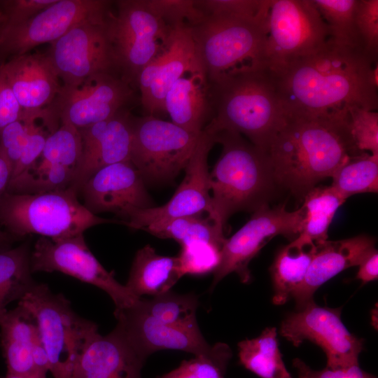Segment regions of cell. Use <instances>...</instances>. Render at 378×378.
Segmentation results:
<instances>
[{
  "mask_svg": "<svg viewBox=\"0 0 378 378\" xmlns=\"http://www.w3.org/2000/svg\"><path fill=\"white\" fill-rule=\"evenodd\" d=\"M271 73L285 113L378 108V60L330 38L315 52Z\"/></svg>",
  "mask_w": 378,
  "mask_h": 378,
  "instance_id": "obj_1",
  "label": "cell"
},
{
  "mask_svg": "<svg viewBox=\"0 0 378 378\" xmlns=\"http://www.w3.org/2000/svg\"><path fill=\"white\" fill-rule=\"evenodd\" d=\"M279 187L303 197L359 155L349 128L347 108L321 113H286L267 152Z\"/></svg>",
  "mask_w": 378,
  "mask_h": 378,
  "instance_id": "obj_2",
  "label": "cell"
},
{
  "mask_svg": "<svg viewBox=\"0 0 378 378\" xmlns=\"http://www.w3.org/2000/svg\"><path fill=\"white\" fill-rule=\"evenodd\" d=\"M209 83L213 113L204 130L237 132L267 153L286 115L271 71H243Z\"/></svg>",
  "mask_w": 378,
  "mask_h": 378,
  "instance_id": "obj_3",
  "label": "cell"
},
{
  "mask_svg": "<svg viewBox=\"0 0 378 378\" xmlns=\"http://www.w3.org/2000/svg\"><path fill=\"white\" fill-rule=\"evenodd\" d=\"M215 141L222 151L209 172L211 207L214 220L224 227L234 214L269 204L278 186L267 152L233 131L215 133Z\"/></svg>",
  "mask_w": 378,
  "mask_h": 378,
  "instance_id": "obj_4",
  "label": "cell"
},
{
  "mask_svg": "<svg viewBox=\"0 0 378 378\" xmlns=\"http://www.w3.org/2000/svg\"><path fill=\"white\" fill-rule=\"evenodd\" d=\"M73 187L34 194L6 192L0 197V225L15 239L38 234L52 239L74 237L97 225L121 223L90 212Z\"/></svg>",
  "mask_w": 378,
  "mask_h": 378,
  "instance_id": "obj_5",
  "label": "cell"
},
{
  "mask_svg": "<svg viewBox=\"0 0 378 378\" xmlns=\"http://www.w3.org/2000/svg\"><path fill=\"white\" fill-rule=\"evenodd\" d=\"M267 18L247 20L206 15L190 28L209 83L243 71L267 69Z\"/></svg>",
  "mask_w": 378,
  "mask_h": 378,
  "instance_id": "obj_6",
  "label": "cell"
},
{
  "mask_svg": "<svg viewBox=\"0 0 378 378\" xmlns=\"http://www.w3.org/2000/svg\"><path fill=\"white\" fill-rule=\"evenodd\" d=\"M34 317L52 378H71L78 359L97 333V324L80 317L70 301L38 283L18 301Z\"/></svg>",
  "mask_w": 378,
  "mask_h": 378,
  "instance_id": "obj_7",
  "label": "cell"
},
{
  "mask_svg": "<svg viewBox=\"0 0 378 378\" xmlns=\"http://www.w3.org/2000/svg\"><path fill=\"white\" fill-rule=\"evenodd\" d=\"M106 27L120 77L132 87L138 76L163 48L173 29L149 6L147 0L115 1Z\"/></svg>",
  "mask_w": 378,
  "mask_h": 378,
  "instance_id": "obj_8",
  "label": "cell"
},
{
  "mask_svg": "<svg viewBox=\"0 0 378 378\" xmlns=\"http://www.w3.org/2000/svg\"><path fill=\"white\" fill-rule=\"evenodd\" d=\"M267 31V66L272 72L315 52L330 38L312 0H270Z\"/></svg>",
  "mask_w": 378,
  "mask_h": 378,
  "instance_id": "obj_9",
  "label": "cell"
},
{
  "mask_svg": "<svg viewBox=\"0 0 378 378\" xmlns=\"http://www.w3.org/2000/svg\"><path fill=\"white\" fill-rule=\"evenodd\" d=\"M200 134L154 115L134 117L130 161L144 182L172 181L186 167Z\"/></svg>",
  "mask_w": 378,
  "mask_h": 378,
  "instance_id": "obj_10",
  "label": "cell"
},
{
  "mask_svg": "<svg viewBox=\"0 0 378 378\" xmlns=\"http://www.w3.org/2000/svg\"><path fill=\"white\" fill-rule=\"evenodd\" d=\"M31 272H59L90 284L105 291L112 299L115 309L133 306L140 298L134 295L107 271L88 248L83 234L52 239L40 237L30 254Z\"/></svg>",
  "mask_w": 378,
  "mask_h": 378,
  "instance_id": "obj_11",
  "label": "cell"
},
{
  "mask_svg": "<svg viewBox=\"0 0 378 378\" xmlns=\"http://www.w3.org/2000/svg\"><path fill=\"white\" fill-rule=\"evenodd\" d=\"M108 14L76 24L51 43L47 53L62 86L75 87L92 76L118 71L107 33Z\"/></svg>",
  "mask_w": 378,
  "mask_h": 378,
  "instance_id": "obj_12",
  "label": "cell"
},
{
  "mask_svg": "<svg viewBox=\"0 0 378 378\" xmlns=\"http://www.w3.org/2000/svg\"><path fill=\"white\" fill-rule=\"evenodd\" d=\"M304 215L302 206L290 211L285 205L272 208L267 204L253 212L250 220L226 239L220 262L214 271L211 288L232 272L239 276L242 283H248L251 280V260L276 235L295 239L300 232Z\"/></svg>",
  "mask_w": 378,
  "mask_h": 378,
  "instance_id": "obj_13",
  "label": "cell"
},
{
  "mask_svg": "<svg viewBox=\"0 0 378 378\" xmlns=\"http://www.w3.org/2000/svg\"><path fill=\"white\" fill-rule=\"evenodd\" d=\"M280 333L295 346L305 340L319 346L327 357L326 368L358 365L363 342L346 328L341 321L340 308L321 307L312 300L286 316Z\"/></svg>",
  "mask_w": 378,
  "mask_h": 378,
  "instance_id": "obj_14",
  "label": "cell"
},
{
  "mask_svg": "<svg viewBox=\"0 0 378 378\" xmlns=\"http://www.w3.org/2000/svg\"><path fill=\"white\" fill-rule=\"evenodd\" d=\"M215 144V134L203 130L184 168L185 176L172 197L160 206L130 211L123 224L141 230L151 223L181 216L206 214L214 219L208 156Z\"/></svg>",
  "mask_w": 378,
  "mask_h": 378,
  "instance_id": "obj_15",
  "label": "cell"
},
{
  "mask_svg": "<svg viewBox=\"0 0 378 378\" xmlns=\"http://www.w3.org/2000/svg\"><path fill=\"white\" fill-rule=\"evenodd\" d=\"M133 94V87L120 76L102 74L75 87L61 86L49 107L61 122L70 124L79 130L124 109Z\"/></svg>",
  "mask_w": 378,
  "mask_h": 378,
  "instance_id": "obj_16",
  "label": "cell"
},
{
  "mask_svg": "<svg viewBox=\"0 0 378 378\" xmlns=\"http://www.w3.org/2000/svg\"><path fill=\"white\" fill-rule=\"evenodd\" d=\"M111 4L104 0H56L25 22L7 29L0 53L13 57L41 44L52 43L76 24L106 16Z\"/></svg>",
  "mask_w": 378,
  "mask_h": 378,
  "instance_id": "obj_17",
  "label": "cell"
},
{
  "mask_svg": "<svg viewBox=\"0 0 378 378\" xmlns=\"http://www.w3.org/2000/svg\"><path fill=\"white\" fill-rule=\"evenodd\" d=\"M81 155L79 131L70 124L61 122L48 135L40 157L10 181L7 192L34 194L71 187Z\"/></svg>",
  "mask_w": 378,
  "mask_h": 378,
  "instance_id": "obj_18",
  "label": "cell"
},
{
  "mask_svg": "<svg viewBox=\"0 0 378 378\" xmlns=\"http://www.w3.org/2000/svg\"><path fill=\"white\" fill-rule=\"evenodd\" d=\"M201 69L190 28L173 29L163 48L138 76L145 111L151 115L164 111V99L171 87L186 74Z\"/></svg>",
  "mask_w": 378,
  "mask_h": 378,
  "instance_id": "obj_19",
  "label": "cell"
},
{
  "mask_svg": "<svg viewBox=\"0 0 378 378\" xmlns=\"http://www.w3.org/2000/svg\"><path fill=\"white\" fill-rule=\"evenodd\" d=\"M83 205L92 214L111 212L122 218L136 209L153 206L145 182L131 161L108 165L92 174L80 188Z\"/></svg>",
  "mask_w": 378,
  "mask_h": 378,
  "instance_id": "obj_20",
  "label": "cell"
},
{
  "mask_svg": "<svg viewBox=\"0 0 378 378\" xmlns=\"http://www.w3.org/2000/svg\"><path fill=\"white\" fill-rule=\"evenodd\" d=\"M116 328L135 351L144 360L160 350L174 349L198 356L211 348L199 326L181 327L160 322L133 307L115 309Z\"/></svg>",
  "mask_w": 378,
  "mask_h": 378,
  "instance_id": "obj_21",
  "label": "cell"
},
{
  "mask_svg": "<svg viewBox=\"0 0 378 378\" xmlns=\"http://www.w3.org/2000/svg\"><path fill=\"white\" fill-rule=\"evenodd\" d=\"M133 118L124 108L105 120L78 130L82 155L71 186L78 192L98 170L115 163L130 161Z\"/></svg>",
  "mask_w": 378,
  "mask_h": 378,
  "instance_id": "obj_22",
  "label": "cell"
},
{
  "mask_svg": "<svg viewBox=\"0 0 378 378\" xmlns=\"http://www.w3.org/2000/svg\"><path fill=\"white\" fill-rule=\"evenodd\" d=\"M1 69L25 113L50 106L61 88L48 53H26L0 63Z\"/></svg>",
  "mask_w": 378,
  "mask_h": 378,
  "instance_id": "obj_23",
  "label": "cell"
},
{
  "mask_svg": "<svg viewBox=\"0 0 378 378\" xmlns=\"http://www.w3.org/2000/svg\"><path fill=\"white\" fill-rule=\"evenodd\" d=\"M144 362L115 327L109 334L97 332L90 340L71 378H142Z\"/></svg>",
  "mask_w": 378,
  "mask_h": 378,
  "instance_id": "obj_24",
  "label": "cell"
},
{
  "mask_svg": "<svg viewBox=\"0 0 378 378\" xmlns=\"http://www.w3.org/2000/svg\"><path fill=\"white\" fill-rule=\"evenodd\" d=\"M375 240L367 235L349 239L326 240L316 244V249L303 282L293 293L297 309L314 300L316 290L325 282L361 261L373 250Z\"/></svg>",
  "mask_w": 378,
  "mask_h": 378,
  "instance_id": "obj_25",
  "label": "cell"
},
{
  "mask_svg": "<svg viewBox=\"0 0 378 378\" xmlns=\"http://www.w3.org/2000/svg\"><path fill=\"white\" fill-rule=\"evenodd\" d=\"M163 107L172 122L199 135L213 113L209 83L204 71L188 72L179 78L168 90Z\"/></svg>",
  "mask_w": 378,
  "mask_h": 378,
  "instance_id": "obj_26",
  "label": "cell"
},
{
  "mask_svg": "<svg viewBox=\"0 0 378 378\" xmlns=\"http://www.w3.org/2000/svg\"><path fill=\"white\" fill-rule=\"evenodd\" d=\"M38 335L33 315L24 307L7 310L0 319V342L7 372L38 377L33 360V347Z\"/></svg>",
  "mask_w": 378,
  "mask_h": 378,
  "instance_id": "obj_27",
  "label": "cell"
},
{
  "mask_svg": "<svg viewBox=\"0 0 378 378\" xmlns=\"http://www.w3.org/2000/svg\"><path fill=\"white\" fill-rule=\"evenodd\" d=\"M183 276L178 256L159 255L150 245L139 249L125 286L136 297H153L171 290Z\"/></svg>",
  "mask_w": 378,
  "mask_h": 378,
  "instance_id": "obj_28",
  "label": "cell"
},
{
  "mask_svg": "<svg viewBox=\"0 0 378 378\" xmlns=\"http://www.w3.org/2000/svg\"><path fill=\"white\" fill-rule=\"evenodd\" d=\"M345 201L330 186L310 190L304 197V215L300 232L290 243L303 246L327 240L332 218Z\"/></svg>",
  "mask_w": 378,
  "mask_h": 378,
  "instance_id": "obj_29",
  "label": "cell"
},
{
  "mask_svg": "<svg viewBox=\"0 0 378 378\" xmlns=\"http://www.w3.org/2000/svg\"><path fill=\"white\" fill-rule=\"evenodd\" d=\"M316 245L298 246L290 243L277 253L270 267L275 304H283L303 282Z\"/></svg>",
  "mask_w": 378,
  "mask_h": 378,
  "instance_id": "obj_30",
  "label": "cell"
},
{
  "mask_svg": "<svg viewBox=\"0 0 378 378\" xmlns=\"http://www.w3.org/2000/svg\"><path fill=\"white\" fill-rule=\"evenodd\" d=\"M31 251L28 241L0 251V319L8 304L19 301L36 283L30 268Z\"/></svg>",
  "mask_w": 378,
  "mask_h": 378,
  "instance_id": "obj_31",
  "label": "cell"
},
{
  "mask_svg": "<svg viewBox=\"0 0 378 378\" xmlns=\"http://www.w3.org/2000/svg\"><path fill=\"white\" fill-rule=\"evenodd\" d=\"M223 227L206 214L186 216L151 223L141 230L157 237L172 239L181 246L204 241L223 248Z\"/></svg>",
  "mask_w": 378,
  "mask_h": 378,
  "instance_id": "obj_32",
  "label": "cell"
},
{
  "mask_svg": "<svg viewBox=\"0 0 378 378\" xmlns=\"http://www.w3.org/2000/svg\"><path fill=\"white\" fill-rule=\"evenodd\" d=\"M238 348L239 363L260 378H292L283 361L275 328L240 342Z\"/></svg>",
  "mask_w": 378,
  "mask_h": 378,
  "instance_id": "obj_33",
  "label": "cell"
},
{
  "mask_svg": "<svg viewBox=\"0 0 378 378\" xmlns=\"http://www.w3.org/2000/svg\"><path fill=\"white\" fill-rule=\"evenodd\" d=\"M198 304L197 297L193 293L183 295L169 290L151 299L140 298L132 307L160 322L192 328L198 326L196 319Z\"/></svg>",
  "mask_w": 378,
  "mask_h": 378,
  "instance_id": "obj_34",
  "label": "cell"
},
{
  "mask_svg": "<svg viewBox=\"0 0 378 378\" xmlns=\"http://www.w3.org/2000/svg\"><path fill=\"white\" fill-rule=\"evenodd\" d=\"M330 186L345 200L351 195L378 191V154L351 156L333 174Z\"/></svg>",
  "mask_w": 378,
  "mask_h": 378,
  "instance_id": "obj_35",
  "label": "cell"
},
{
  "mask_svg": "<svg viewBox=\"0 0 378 378\" xmlns=\"http://www.w3.org/2000/svg\"><path fill=\"white\" fill-rule=\"evenodd\" d=\"M312 1L328 27L330 38L340 45L364 51L356 24L358 0Z\"/></svg>",
  "mask_w": 378,
  "mask_h": 378,
  "instance_id": "obj_36",
  "label": "cell"
},
{
  "mask_svg": "<svg viewBox=\"0 0 378 378\" xmlns=\"http://www.w3.org/2000/svg\"><path fill=\"white\" fill-rule=\"evenodd\" d=\"M232 355L227 344L218 342L207 353L183 360L177 368L156 378H224Z\"/></svg>",
  "mask_w": 378,
  "mask_h": 378,
  "instance_id": "obj_37",
  "label": "cell"
},
{
  "mask_svg": "<svg viewBox=\"0 0 378 378\" xmlns=\"http://www.w3.org/2000/svg\"><path fill=\"white\" fill-rule=\"evenodd\" d=\"M206 15L247 20L266 19L270 0H196Z\"/></svg>",
  "mask_w": 378,
  "mask_h": 378,
  "instance_id": "obj_38",
  "label": "cell"
},
{
  "mask_svg": "<svg viewBox=\"0 0 378 378\" xmlns=\"http://www.w3.org/2000/svg\"><path fill=\"white\" fill-rule=\"evenodd\" d=\"M181 246L177 256L183 276L214 272L220 262L222 248L216 244L196 241Z\"/></svg>",
  "mask_w": 378,
  "mask_h": 378,
  "instance_id": "obj_39",
  "label": "cell"
},
{
  "mask_svg": "<svg viewBox=\"0 0 378 378\" xmlns=\"http://www.w3.org/2000/svg\"><path fill=\"white\" fill-rule=\"evenodd\" d=\"M149 6L171 29L192 28L206 17L196 0H147Z\"/></svg>",
  "mask_w": 378,
  "mask_h": 378,
  "instance_id": "obj_40",
  "label": "cell"
},
{
  "mask_svg": "<svg viewBox=\"0 0 378 378\" xmlns=\"http://www.w3.org/2000/svg\"><path fill=\"white\" fill-rule=\"evenodd\" d=\"M347 110L351 134L358 150L378 154L377 111L358 107H349Z\"/></svg>",
  "mask_w": 378,
  "mask_h": 378,
  "instance_id": "obj_41",
  "label": "cell"
},
{
  "mask_svg": "<svg viewBox=\"0 0 378 378\" xmlns=\"http://www.w3.org/2000/svg\"><path fill=\"white\" fill-rule=\"evenodd\" d=\"M38 119H41L39 114L28 115L24 118L9 124L0 132V150L10 164L12 172Z\"/></svg>",
  "mask_w": 378,
  "mask_h": 378,
  "instance_id": "obj_42",
  "label": "cell"
},
{
  "mask_svg": "<svg viewBox=\"0 0 378 378\" xmlns=\"http://www.w3.org/2000/svg\"><path fill=\"white\" fill-rule=\"evenodd\" d=\"M356 24L364 51L373 59L378 60L377 0H358Z\"/></svg>",
  "mask_w": 378,
  "mask_h": 378,
  "instance_id": "obj_43",
  "label": "cell"
},
{
  "mask_svg": "<svg viewBox=\"0 0 378 378\" xmlns=\"http://www.w3.org/2000/svg\"><path fill=\"white\" fill-rule=\"evenodd\" d=\"M56 0H5L1 6L7 18V29L29 20Z\"/></svg>",
  "mask_w": 378,
  "mask_h": 378,
  "instance_id": "obj_44",
  "label": "cell"
},
{
  "mask_svg": "<svg viewBox=\"0 0 378 378\" xmlns=\"http://www.w3.org/2000/svg\"><path fill=\"white\" fill-rule=\"evenodd\" d=\"M293 365L297 371V378H377L363 371L358 365L344 368H326L321 370H315L298 358L293 360Z\"/></svg>",
  "mask_w": 378,
  "mask_h": 378,
  "instance_id": "obj_45",
  "label": "cell"
},
{
  "mask_svg": "<svg viewBox=\"0 0 378 378\" xmlns=\"http://www.w3.org/2000/svg\"><path fill=\"white\" fill-rule=\"evenodd\" d=\"M43 126L35 125L22 155L12 172L11 180L27 170L42 153L46 141L50 134ZM10 180V181H11Z\"/></svg>",
  "mask_w": 378,
  "mask_h": 378,
  "instance_id": "obj_46",
  "label": "cell"
},
{
  "mask_svg": "<svg viewBox=\"0 0 378 378\" xmlns=\"http://www.w3.org/2000/svg\"><path fill=\"white\" fill-rule=\"evenodd\" d=\"M25 112L19 104L0 66V132L9 124L22 119Z\"/></svg>",
  "mask_w": 378,
  "mask_h": 378,
  "instance_id": "obj_47",
  "label": "cell"
},
{
  "mask_svg": "<svg viewBox=\"0 0 378 378\" xmlns=\"http://www.w3.org/2000/svg\"><path fill=\"white\" fill-rule=\"evenodd\" d=\"M356 279L363 284L377 279L378 277V253L373 249L359 264Z\"/></svg>",
  "mask_w": 378,
  "mask_h": 378,
  "instance_id": "obj_48",
  "label": "cell"
},
{
  "mask_svg": "<svg viewBox=\"0 0 378 378\" xmlns=\"http://www.w3.org/2000/svg\"><path fill=\"white\" fill-rule=\"evenodd\" d=\"M12 177L10 164L0 150V197L7 192Z\"/></svg>",
  "mask_w": 378,
  "mask_h": 378,
  "instance_id": "obj_49",
  "label": "cell"
},
{
  "mask_svg": "<svg viewBox=\"0 0 378 378\" xmlns=\"http://www.w3.org/2000/svg\"><path fill=\"white\" fill-rule=\"evenodd\" d=\"M15 238L0 229V251L9 248L10 244Z\"/></svg>",
  "mask_w": 378,
  "mask_h": 378,
  "instance_id": "obj_50",
  "label": "cell"
},
{
  "mask_svg": "<svg viewBox=\"0 0 378 378\" xmlns=\"http://www.w3.org/2000/svg\"><path fill=\"white\" fill-rule=\"evenodd\" d=\"M1 1H0V47L7 28V18L1 6Z\"/></svg>",
  "mask_w": 378,
  "mask_h": 378,
  "instance_id": "obj_51",
  "label": "cell"
},
{
  "mask_svg": "<svg viewBox=\"0 0 378 378\" xmlns=\"http://www.w3.org/2000/svg\"><path fill=\"white\" fill-rule=\"evenodd\" d=\"M2 378H38V377H22V376L6 373L4 377H2Z\"/></svg>",
  "mask_w": 378,
  "mask_h": 378,
  "instance_id": "obj_52",
  "label": "cell"
}]
</instances>
